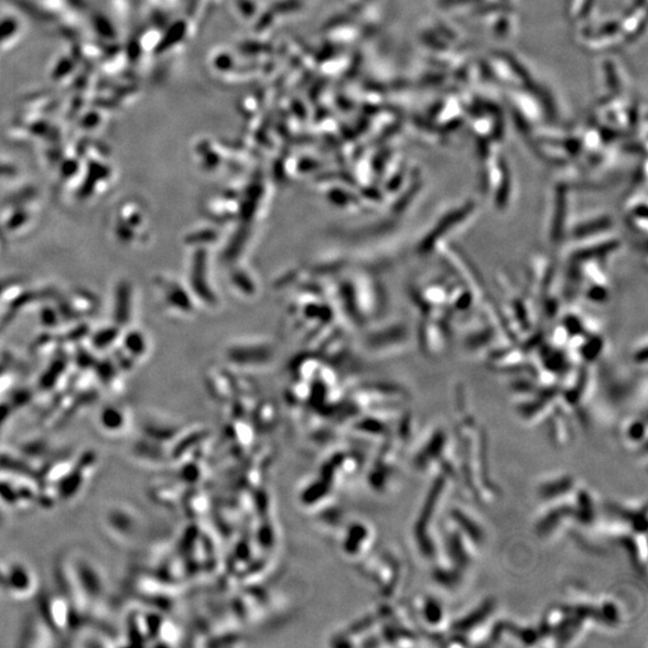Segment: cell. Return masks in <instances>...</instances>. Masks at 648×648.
Returning <instances> with one entry per match:
<instances>
[{
  "label": "cell",
  "instance_id": "6da1fadb",
  "mask_svg": "<svg viewBox=\"0 0 648 648\" xmlns=\"http://www.w3.org/2000/svg\"><path fill=\"white\" fill-rule=\"evenodd\" d=\"M36 576L23 561L0 560V593L12 600L31 598L36 591Z\"/></svg>",
  "mask_w": 648,
  "mask_h": 648
},
{
  "label": "cell",
  "instance_id": "7a4b0ae2",
  "mask_svg": "<svg viewBox=\"0 0 648 648\" xmlns=\"http://www.w3.org/2000/svg\"><path fill=\"white\" fill-rule=\"evenodd\" d=\"M76 572L78 574L76 575L77 582L74 587L77 590L75 594L77 604L80 594H83L85 603H88L89 597L97 601L104 596L106 585L105 576L97 564L90 563L88 560H83V564L77 566Z\"/></svg>",
  "mask_w": 648,
  "mask_h": 648
},
{
  "label": "cell",
  "instance_id": "3957f363",
  "mask_svg": "<svg viewBox=\"0 0 648 648\" xmlns=\"http://www.w3.org/2000/svg\"><path fill=\"white\" fill-rule=\"evenodd\" d=\"M99 429L108 435H119L126 428L125 414L117 408H107L99 415Z\"/></svg>",
  "mask_w": 648,
  "mask_h": 648
},
{
  "label": "cell",
  "instance_id": "277c9868",
  "mask_svg": "<svg viewBox=\"0 0 648 648\" xmlns=\"http://www.w3.org/2000/svg\"><path fill=\"white\" fill-rule=\"evenodd\" d=\"M0 515H2V512H0Z\"/></svg>",
  "mask_w": 648,
  "mask_h": 648
}]
</instances>
